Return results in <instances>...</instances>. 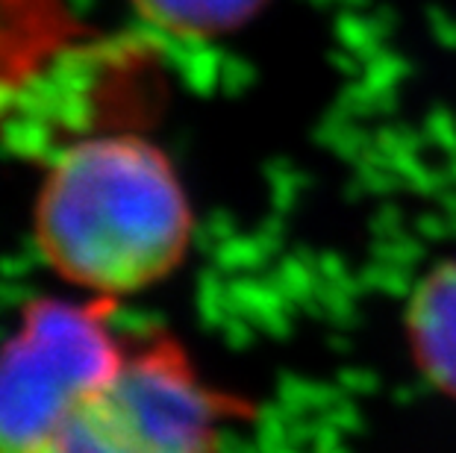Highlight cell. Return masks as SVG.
<instances>
[{"instance_id":"277c9868","label":"cell","mask_w":456,"mask_h":453,"mask_svg":"<svg viewBox=\"0 0 456 453\" xmlns=\"http://www.w3.org/2000/svg\"><path fill=\"white\" fill-rule=\"evenodd\" d=\"M406 336L419 371L456 400V259L436 265L415 288Z\"/></svg>"},{"instance_id":"6da1fadb","label":"cell","mask_w":456,"mask_h":453,"mask_svg":"<svg viewBox=\"0 0 456 453\" xmlns=\"http://www.w3.org/2000/svg\"><path fill=\"white\" fill-rule=\"evenodd\" d=\"M191 209L168 157L135 136L71 144L42 182L36 242L45 263L94 297L142 292L183 263Z\"/></svg>"},{"instance_id":"5b68a950","label":"cell","mask_w":456,"mask_h":453,"mask_svg":"<svg viewBox=\"0 0 456 453\" xmlns=\"http://www.w3.org/2000/svg\"><path fill=\"white\" fill-rule=\"evenodd\" d=\"M144 21L174 36H221L248 24L265 0H130Z\"/></svg>"},{"instance_id":"3957f363","label":"cell","mask_w":456,"mask_h":453,"mask_svg":"<svg viewBox=\"0 0 456 453\" xmlns=\"http://www.w3.org/2000/svg\"><path fill=\"white\" fill-rule=\"evenodd\" d=\"M112 297H42L0 348V453H42L86 394L121 368Z\"/></svg>"},{"instance_id":"7a4b0ae2","label":"cell","mask_w":456,"mask_h":453,"mask_svg":"<svg viewBox=\"0 0 456 453\" xmlns=\"http://www.w3.org/2000/svg\"><path fill=\"white\" fill-rule=\"evenodd\" d=\"M245 416L248 403L212 389L171 336H153L68 412L42 453H218L221 427Z\"/></svg>"}]
</instances>
